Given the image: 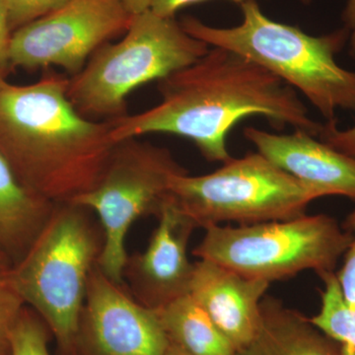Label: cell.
<instances>
[{
    "label": "cell",
    "instance_id": "cell-1",
    "mask_svg": "<svg viewBox=\"0 0 355 355\" xmlns=\"http://www.w3.org/2000/svg\"><path fill=\"white\" fill-rule=\"evenodd\" d=\"M161 100L153 108L108 120L114 141L153 133L193 142L211 162L231 158L228 133L248 116H263L277 128L291 125L319 137L324 123L313 120L295 89L249 58L211 46L183 69L158 81Z\"/></svg>",
    "mask_w": 355,
    "mask_h": 355
},
{
    "label": "cell",
    "instance_id": "cell-2",
    "mask_svg": "<svg viewBox=\"0 0 355 355\" xmlns=\"http://www.w3.org/2000/svg\"><path fill=\"white\" fill-rule=\"evenodd\" d=\"M67 86L69 78L50 72L0 90V150L32 190L55 203L92 190L116 144L110 121L79 113Z\"/></svg>",
    "mask_w": 355,
    "mask_h": 355
},
{
    "label": "cell",
    "instance_id": "cell-3",
    "mask_svg": "<svg viewBox=\"0 0 355 355\" xmlns=\"http://www.w3.org/2000/svg\"><path fill=\"white\" fill-rule=\"evenodd\" d=\"M241 9L236 27H212L191 16L181 25L193 38L249 58L300 91L327 121L336 120L338 110L355 112V71L336 62L352 34L347 28L311 36L270 19L257 0H246Z\"/></svg>",
    "mask_w": 355,
    "mask_h": 355
},
{
    "label": "cell",
    "instance_id": "cell-4",
    "mask_svg": "<svg viewBox=\"0 0 355 355\" xmlns=\"http://www.w3.org/2000/svg\"><path fill=\"white\" fill-rule=\"evenodd\" d=\"M93 212L71 202H57L8 277L55 336L62 355H76L77 336L89 275L98 265L104 233Z\"/></svg>",
    "mask_w": 355,
    "mask_h": 355
},
{
    "label": "cell",
    "instance_id": "cell-5",
    "mask_svg": "<svg viewBox=\"0 0 355 355\" xmlns=\"http://www.w3.org/2000/svg\"><path fill=\"white\" fill-rule=\"evenodd\" d=\"M209 50L174 17H161L149 9L133 16L121 41L98 49L69 78L67 96L83 116L114 120L127 114V99L135 89L189 67Z\"/></svg>",
    "mask_w": 355,
    "mask_h": 355
},
{
    "label": "cell",
    "instance_id": "cell-6",
    "mask_svg": "<svg viewBox=\"0 0 355 355\" xmlns=\"http://www.w3.org/2000/svg\"><path fill=\"white\" fill-rule=\"evenodd\" d=\"M205 230L193 250L198 260L268 284L305 270L318 275L335 272L352 240L349 230L323 214L250 225H214Z\"/></svg>",
    "mask_w": 355,
    "mask_h": 355
},
{
    "label": "cell",
    "instance_id": "cell-7",
    "mask_svg": "<svg viewBox=\"0 0 355 355\" xmlns=\"http://www.w3.org/2000/svg\"><path fill=\"white\" fill-rule=\"evenodd\" d=\"M170 196L198 227L288 220L306 214L321 196L259 153L231 157L202 176L176 175Z\"/></svg>",
    "mask_w": 355,
    "mask_h": 355
},
{
    "label": "cell",
    "instance_id": "cell-8",
    "mask_svg": "<svg viewBox=\"0 0 355 355\" xmlns=\"http://www.w3.org/2000/svg\"><path fill=\"white\" fill-rule=\"evenodd\" d=\"M186 172L165 147L121 140L94 188L71 200L91 210L101 224L104 246L98 266L110 279L123 286L130 226L140 217H157L173 178Z\"/></svg>",
    "mask_w": 355,
    "mask_h": 355
},
{
    "label": "cell",
    "instance_id": "cell-9",
    "mask_svg": "<svg viewBox=\"0 0 355 355\" xmlns=\"http://www.w3.org/2000/svg\"><path fill=\"white\" fill-rule=\"evenodd\" d=\"M132 18L120 0H69L12 33L11 67H57L76 76L98 49L127 32Z\"/></svg>",
    "mask_w": 355,
    "mask_h": 355
},
{
    "label": "cell",
    "instance_id": "cell-10",
    "mask_svg": "<svg viewBox=\"0 0 355 355\" xmlns=\"http://www.w3.org/2000/svg\"><path fill=\"white\" fill-rule=\"evenodd\" d=\"M169 347L156 311L96 266L89 275L76 355H167Z\"/></svg>",
    "mask_w": 355,
    "mask_h": 355
},
{
    "label": "cell",
    "instance_id": "cell-11",
    "mask_svg": "<svg viewBox=\"0 0 355 355\" xmlns=\"http://www.w3.org/2000/svg\"><path fill=\"white\" fill-rule=\"evenodd\" d=\"M158 224L142 253L128 257L123 277L132 296L151 310H159L190 293L195 263L188 246L195 222L186 216L169 195L157 216Z\"/></svg>",
    "mask_w": 355,
    "mask_h": 355
},
{
    "label": "cell",
    "instance_id": "cell-12",
    "mask_svg": "<svg viewBox=\"0 0 355 355\" xmlns=\"http://www.w3.org/2000/svg\"><path fill=\"white\" fill-rule=\"evenodd\" d=\"M244 137L263 157L312 187L321 198L340 196L355 202V158L303 130L277 135L247 128Z\"/></svg>",
    "mask_w": 355,
    "mask_h": 355
},
{
    "label": "cell",
    "instance_id": "cell-13",
    "mask_svg": "<svg viewBox=\"0 0 355 355\" xmlns=\"http://www.w3.org/2000/svg\"><path fill=\"white\" fill-rule=\"evenodd\" d=\"M270 284L248 279L216 263H195L190 294L235 350L253 340L261 320V303Z\"/></svg>",
    "mask_w": 355,
    "mask_h": 355
},
{
    "label": "cell",
    "instance_id": "cell-14",
    "mask_svg": "<svg viewBox=\"0 0 355 355\" xmlns=\"http://www.w3.org/2000/svg\"><path fill=\"white\" fill-rule=\"evenodd\" d=\"M234 355H342V347L311 323L310 318L266 295L256 335Z\"/></svg>",
    "mask_w": 355,
    "mask_h": 355
},
{
    "label": "cell",
    "instance_id": "cell-15",
    "mask_svg": "<svg viewBox=\"0 0 355 355\" xmlns=\"http://www.w3.org/2000/svg\"><path fill=\"white\" fill-rule=\"evenodd\" d=\"M55 205L32 190L0 150V245L14 265L31 247Z\"/></svg>",
    "mask_w": 355,
    "mask_h": 355
},
{
    "label": "cell",
    "instance_id": "cell-16",
    "mask_svg": "<svg viewBox=\"0 0 355 355\" xmlns=\"http://www.w3.org/2000/svg\"><path fill=\"white\" fill-rule=\"evenodd\" d=\"M155 311L170 343L187 354H235L232 343L190 293Z\"/></svg>",
    "mask_w": 355,
    "mask_h": 355
},
{
    "label": "cell",
    "instance_id": "cell-17",
    "mask_svg": "<svg viewBox=\"0 0 355 355\" xmlns=\"http://www.w3.org/2000/svg\"><path fill=\"white\" fill-rule=\"evenodd\" d=\"M319 277L324 284L321 309L310 318L311 323L340 345L342 355H355L354 311L345 300L336 272H327Z\"/></svg>",
    "mask_w": 355,
    "mask_h": 355
},
{
    "label": "cell",
    "instance_id": "cell-18",
    "mask_svg": "<svg viewBox=\"0 0 355 355\" xmlns=\"http://www.w3.org/2000/svg\"><path fill=\"white\" fill-rule=\"evenodd\" d=\"M51 331L32 308L25 306L10 336V355H51Z\"/></svg>",
    "mask_w": 355,
    "mask_h": 355
},
{
    "label": "cell",
    "instance_id": "cell-19",
    "mask_svg": "<svg viewBox=\"0 0 355 355\" xmlns=\"http://www.w3.org/2000/svg\"><path fill=\"white\" fill-rule=\"evenodd\" d=\"M8 275L0 279V355H10L11 331L26 306Z\"/></svg>",
    "mask_w": 355,
    "mask_h": 355
},
{
    "label": "cell",
    "instance_id": "cell-20",
    "mask_svg": "<svg viewBox=\"0 0 355 355\" xmlns=\"http://www.w3.org/2000/svg\"><path fill=\"white\" fill-rule=\"evenodd\" d=\"M69 0H4L11 31L41 19L67 4Z\"/></svg>",
    "mask_w": 355,
    "mask_h": 355
},
{
    "label": "cell",
    "instance_id": "cell-21",
    "mask_svg": "<svg viewBox=\"0 0 355 355\" xmlns=\"http://www.w3.org/2000/svg\"><path fill=\"white\" fill-rule=\"evenodd\" d=\"M352 234V243L343 256L342 268L336 272L343 295L352 311H355V210L350 214L345 226Z\"/></svg>",
    "mask_w": 355,
    "mask_h": 355
},
{
    "label": "cell",
    "instance_id": "cell-22",
    "mask_svg": "<svg viewBox=\"0 0 355 355\" xmlns=\"http://www.w3.org/2000/svg\"><path fill=\"white\" fill-rule=\"evenodd\" d=\"M318 137L340 153L355 158V125L347 130H340L336 120L327 121Z\"/></svg>",
    "mask_w": 355,
    "mask_h": 355
},
{
    "label": "cell",
    "instance_id": "cell-23",
    "mask_svg": "<svg viewBox=\"0 0 355 355\" xmlns=\"http://www.w3.org/2000/svg\"><path fill=\"white\" fill-rule=\"evenodd\" d=\"M12 31L9 26L8 13L4 0H0V77L4 78L11 69L10 42Z\"/></svg>",
    "mask_w": 355,
    "mask_h": 355
},
{
    "label": "cell",
    "instance_id": "cell-24",
    "mask_svg": "<svg viewBox=\"0 0 355 355\" xmlns=\"http://www.w3.org/2000/svg\"><path fill=\"white\" fill-rule=\"evenodd\" d=\"M202 1L205 0H153L150 10L161 17L172 18L180 9ZM231 1L241 6L246 0H231Z\"/></svg>",
    "mask_w": 355,
    "mask_h": 355
},
{
    "label": "cell",
    "instance_id": "cell-25",
    "mask_svg": "<svg viewBox=\"0 0 355 355\" xmlns=\"http://www.w3.org/2000/svg\"><path fill=\"white\" fill-rule=\"evenodd\" d=\"M343 20L345 27L347 28L350 34V55L355 58V0H349L343 13Z\"/></svg>",
    "mask_w": 355,
    "mask_h": 355
},
{
    "label": "cell",
    "instance_id": "cell-26",
    "mask_svg": "<svg viewBox=\"0 0 355 355\" xmlns=\"http://www.w3.org/2000/svg\"><path fill=\"white\" fill-rule=\"evenodd\" d=\"M120 2L128 14L135 16L149 10L153 0H120Z\"/></svg>",
    "mask_w": 355,
    "mask_h": 355
},
{
    "label": "cell",
    "instance_id": "cell-27",
    "mask_svg": "<svg viewBox=\"0 0 355 355\" xmlns=\"http://www.w3.org/2000/svg\"><path fill=\"white\" fill-rule=\"evenodd\" d=\"M13 266L12 259L7 254L4 248L0 245V279H3L10 272Z\"/></svg>",
    "mask_w": 355,
    "mask_h": 355
},
{
    "label": "cell",
    "instance_id": "cell-28",
    "mask_svg": "<svg viewBox=\"0 0 355 355\" xmlns=\"http://www.w3.org/2000/svg\"><path fill=\"white\" fill-rule=\"evenodd\" d=\"M167 355H188L183 349H180L177 345L170 343L169 349H168Z\"/></svg>",
    "mask_w": 355,
    "mask_h": 355
},
{
    "label": "cell",
    "instance_id": "cell-29",
    "mask_svg": "<svg viewBox=\"0 0 355 355\" xmlns=\"http://www.w3.org/2000/svg\"><path fill=\"white\" fill-rule=\"evenodd\" d=\"M354 345L355 349V311L354 312Z\"/></svg>",
    "mask_w": 355,
    "mask_h": 355
},
{
    "label": "cell",
    "instance_id": "cell-30",
    "mask_svg": "<svg viewBox=\"0 0 355 355\" xmlns=\"http://www.w3.org/2000/svg\"><path fill=\"white\" fill-rule=\"evenodd\" d=\"M6 83V81L4 80V78H2V77H0V90H1L2 86H3V84Z\"/></svg>",
    "mask_w": 355,
    "mask_h": 355
},
{
    "label": "cell",
    "instance_id": "cell-31",
    "mask_svg": "<svg viewBox=\"0 0 355 355\" xmlns=\"http://www.w3.org/2000/svg\"><path fill=\"white\" fill-rule=\"evenodd\" d=\"M301 1H302L303 3L308 4L310 3L311 0H301Z\"/></svg>",
    "mask_w": 355,
    "mask_h": 355
}]
</instances>
